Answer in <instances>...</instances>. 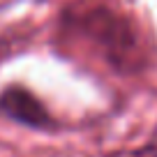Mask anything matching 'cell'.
<instances>
[{
  "label": "cell",
  "instance_id": "obj_3",
  "mask_svg": "<svg viewBox=\"0 0 157 157\" xmlns=\"http://www.w3.org/2000/svg\"><path fill=\"white\" fill-rule=\"evenodd\" d=\"M123 157H157V129H155V134L150 136L148 143H143L141 148H136V150L127 152V155H123Z\"/></svg>",
  "mask_w": 157,
  "mask_h": 157
},
{
  "label": "cell",
  "instance_id": "obj_1",
  "mask_svg": "<svg viewBox=\"0 0 157 157\" xmlns=\"http://www.w3.org/2000/svg\"><path fill=\"white\" fill-rule=\"evenodd\" d=\"M69 25L88 39L90 44L118 69H132L141 63V44L132 25L104 7L74 10L69 14Z\"/></svg>",
  "mask_w": 157,
  "mask_h": 157
},
{
  "label": "cell",
  "instance_id": "obj_2",
  "mask_svg": "<svg viewBox=\"0 0 157 157\" xmlns=\"http://www.w3.org/2000/svg\"><path fill=\"white\" fill-rule=\"evenodd\" d=\"M0 109L12 116L14 120H21L25 125H33V127H46L51 125L49 113L44 111V106L37 102L30 93L21 88H10L2 97H0Z\"/></svg>",
  "mask_w": 157,
  "mask_h": 157
}]
</instances>
